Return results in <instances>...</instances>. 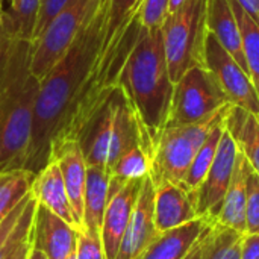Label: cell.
<instances>
[{
  "instance_id": "cell-1",
  "label": "cell",
  "mask_w": 259,
  "mask_h": 259,
  "mask_svg": "<svg viewBox=\"0 0 259 259\" xmlns=\"http://www.w3.org/2000/svg\"><path fill=\"white\" fill-rule=\"evenodd\" d=\"M109 0L100 3L96 12L82 26L61 61L39 82L32 137L24 164V170L35 176L49 164L52 143L58 135L102 42Z\"/></svg>"
},
{
  "instance_id": "cell-2",
  "label": "cell",
  "mask_w": 259,
  "mask_h": 259,
  "mask_svg": "<svg viewBox=\"0 0 259 259\" xmlns=\"http://www.w3.org/2000/svg\"><path fill=\"white\" fill-rule=\"evenodd\" d=\"M143 2L109 0L102 42L65 117L64 127L70 135L79 137L117 90L123 65L143 27L140 23Z\"/></svg>"
},
{
  "instance_id": "cell-3",
  "label": "cell",
  "mask_w": 259,
  "mask_h": 259,
  "mask_svg": "<svg viewBox=\"0 0 259 259\" xmlns=\"http://www.w3.org/2000/svg\"><path fill=\"white\" fill-rule=\"evenodd\" d=\"M120 88L137 114L144 134L149 155L170 112L175 83L170 79L161 29L141 27L118 77Z\"/></svg>"
},
{
  "instance_id": "cell-4",
  "label": "cell",
  "mask_w": 259,
  "mask_h": 259,
  "mask_svg": "<svg viewBox=\"0 0 259 259\" xmlns=\"http://www.w3.org/2000/svg\"><path fill=\"white\" fill-rule=\"evenodd\" d=\"M30 41L11 39L0 71V173L24 170L39 80L30 71Z\"/></svg>"
},
{
  "instance_id": "cell-5",
  "label": "cell",
  "mask_w": 259,
  "mask_h": 259,
  "mask_svg": "<svg viewBox=\"0 0 259 259\" xmlns=\"http://www.w3.org/2000/svg\"><path fill=\"white\" fill-rule=\"evenodd\" d=\"M232 103H228L215 115L187 126H167L158 137L152 158L149 176L153 185H161L164 182L182 184L184 178L206 137L225 120Z\"/></svg>"
},
{
  "instance_id": "cell-6",
  "label": "cell",
  "mask_w": 259,
  "mask_h": 259,
  "mask_svg": "<svg viewBox=\"0 0 259 259\" xmlns=\"http://www.w3.org/2000/svg\"><path fill=\"white\" fill-rule=\"evenodd\" d=\"M206 3L208 0H188L181 9L168 14L161 27L168 74L173 83L188 68L203 65Z\"/></svg>"
},
{
  "instance_id": "cell-7",
  "label": "cell",
  "mask_w": 259,
  "mask_h": 259,
  "mask_svg": "<svg viewBox=\"0 0 259 259\" xmlns=\"http://www.w3.org/2000/svg\"><path fill=\"white\" fill-rule=\"evenodd\" d=\"M103 0H68L42 33L30 41V71L41 82L61 61Z\"/></svg>"
},
{
  "instance_id": "cell-8",
  "label": "cell",
  "mask_w": 259,
  "mask_h": 259,
  "mask_svg": "<svg viewBox=\"0 0 259 259\" xmlns=\"http://www.w3.org/2000/svg\"><path fill=\"white\" fill-rule=\"evenodd\" d=\"M228 99L205 65L188 68L175 83L167 126H187L215 115Z\"/></svg>"
},
{
  "instance_id": "cell-9",
  "label": "cell",
  "mask_w": 259,
  "mask_h": 259,
  "mask_svg": "<svg viewBox=\"0 0 259 259\" xmlns=\"http://www.w3.org/2000/svg\"><path fill=\"white\" fill-rule=\"evenodd\" d=\"M202 64L209 70L229 103L259 118V97L250 76L223 49V46L215 39L208 27L205 35Z\"/></svg>"
},
{
  "instance_id": "cell-10",
  "label": "cell",
  "mask_w": 259,
  "mask_h": 259,
  "mask_svg": "<svg viewBox=\"0 0 259 259\" xmlns=\"http://www.w3.org/2000/svg\"><path fill=\"white\" fill-rule=\"evenodd\" d=\"M238 155L240 149L232 135L225 127L212 165L209 167L199 188L196 191H191L194 209L199 219L212 223L217 217L231 185Z\"/></svg>"
},
{
  "instance_id": "cell-11",
  "label": "cell",
  "mask_w": 259,
  "mask_h": 259,
  "mask_svg": "<svg viewBox=\"0 0 259 259\" xmlns=\"http://www.w3.org/2000/svg\"><path fill=\"white\" fill-rule=\"evenodd\" d=\"M155 185L147 175L143 181L131 222L115 259H140L159 235L153 220Z\"/></svg>"
},
{
  "instance_id": "cell-12",
  "label": "cell",
  "mask_w": 259,
  "mask_h": 259,
  "mask_svg": "<svg viewBox=\"0 0 259 259\" xmlns=\"http://www.w3.org/2000/svg\"><path fill=\"white\" fill-rule=\"evenodd\" d=\"M79 231L36 202L30 231L32 246L47 259H67L76 252Z\"/></svg>"
},
{
  "instance_id": "cell-13",
  "label": "cell",
  "mask_w": 259,
  "mask_h": 259,
  "mask_svg": "<svg viewBox=\"0 0 259 259\" xmlns=\"http://www.w3.org/2000/svg\"><path fill=\"white\" fill-rule=\"evenodd\" d=\"M144 179H134L126 182L117 193L108 199L103 214L100 238L106 259H115L127 225L131 222L141 185Z\"/></svg>"
},
{
  "instance_id": "cell-14",
  "label": "cell",
  "mask_w": 259,
  "mask_h": 259,
  "mask_svg": "<svg viewBox=\"0 0 259 259\" xmlns=\"http://www.w3.org/2000/svg\"><path fill=\"white\" fill-rule=\"evenodd\" d=\"M50 159L61 168L71 212L77 231L83 229V193L87 184V162L79 140H65L52 146Z\"/></svg>"
},
{
  "instance_id": "cell-15",
  "label": "cell",
  "mask_w": 259,
  "mask_h": 259,
  "mask_svg": "<svg viewBox=\"0 0 259 259\" xmlns=\"http://www.w3.org/2000/svg\"><path fill=\"white\" fill-rule=\"evenodd\" d=\"M191 191L182 184L164 182L155 187L153 220L158 234H164L197 220Z\"/></svg>"
},
{
  "instance_id": "cell-16",
  "label": "cell",
  "mask_w": 259,
  "mask_h": 259,
  "mask_svg": "<svg viewBox=\"0 0 259 259\" xmlns=\"http://www.w3.org/2000/svg\"><path fill=\"white\" fill-rule=\"evenodd\" d=\"M206 27L215 36V39L223 46V49L247 73V65H246L244 52H243L241 29L235 18L234 9L229 0H208Z\"/></svg>"
},
{
  "instance_id": "cell-17",
  "label": "cell",
  "mask_w": 259,
  "mask_h": 259,
  "mask_svg": "<svg viewBox=\"0 0 259 259\" xmlns=\"http://www.w3.org/2000/svg\"><path fill=\"white\" fill-rule=\"evenodd\" d=\"M30 193L39 205L46 206L47 209H50L62 220H65L68 225L77 229L68 202L64 178L55 159H50L49 164L35 176Z\"/></svg>"
},
{
  "instance_id": "cell-18",
  "label": "cell",
  "mask_w": 259,
  "mask_h": 259,
  "mask_svg": "<svg viewBox=\"0 0 259 259\" xmlns=\"http://www.w3.org/2000/svg\"><path fill=\"white\" fill-rule=\"evenodd\" d=\"M250 164L246 156L240 152L235 171L228 188V193L223 199L220 211L212 223H217L223 228L232 229L241 235L246 234V200H247V173Z\"/></svg>"
},
{
  "instance_id": "cell-19",
  "label": "cell",
  "mask_w": 259,
  "mask_h": 259,
  "mask_svg": "<svg viewBox=\"0 0 259 259\" xmlns=\"http://www.w3.org/2000/svg\"><path fill=\"white\" fill-rule=\"evenodd\" d=\"M111 173L105 167L87 165V184L83 193V229L82 232L100 237L103 214L108 205Z\"/></svg>"
},
{
  "instance_id": "cell-20",
  "label": "cell",
  "mask_w": 259,
  "mask_h": 259,
  "mask_svg": "<svg viewBox=\"0 0 259 259\" xmlns=\"http://www.w3.org/2000/svg\"><path fill=\"white\" fill-rule=\"evenodd\" d=\"M208 223L211 222L197 219L181 228L159 234L140 259H182Z\"/></svg>"
},
{
  "instance_id": "cell-21",
  "label": "cell",
  "mask_w": 259,
  "mask_h": 259,
  "mask_svg": "<svg viewBox=\"0 0 259 259\" xmlns=\"http://www.w3.org/2000/svg\"><path fill=\"white\" fill-rule=\"evenodd\" d=\"M225 127L235 140L240 152L259 176V118L232 105L225 118Z\"/></svg>"
},
{
  "instance_id": "cell-22",
  "label": "cell",
  "mask_w": 259,
  "mask_h": 259,
  "mask_svg": "<svg viewBox=\"0 0 259 259\" xmlns=\"http://www.w3.org/2000/svg\"><path fill=\"white\" fill-rule=\"evenodd\" d=\"M150 171V158L141 144L126 150L111 168V181L108 199L117 193L126 182L134 179H144Z\"/></svg>"
},
{
  "instance_id": "cell-23",
  "label": "cell",
  "mask_w": 259,
  "mask_h": 259,
  "mask_svg": "<svg viewBox=\"0 0 259 259\" xmlns=\"http://www.w3.org/2000/svg\"><path fill=\"white\" fill-rule=\"evenodd\" d=\"M41 0H14L2 17L5 30L11 39L32 41Z\"/></svg>"
},
{
  "instance_id": "cell-24",
  "label": "cell",
  "mask_w": 259,
  "mask_h": 259,
  "mask_svg": "<svg viewBox=\"0 0 259 259\" xmlns=\"http://www.w3.org/2000/svg\"><path fill=\"white\" fill-rule=\"evenodd\" d=\"M223 132H225V120H222L219 124L214 126V129L209 132V135L206 137V140L197 150V153L184 178V182H182V185L188 191H196L199 188V185L202 184V181L205 179V176L215 158Z\"/></svg>"
},
{
  "instance_id": "cell-25",
  "label": "cell",
  "mask_w": 259,
  "mask_h": 259,
  "mask_svg": "<svg viewBox=\"0 0 259 259\" xmlns=\"http://www.w3.org/2000/svg\"><path fill=\"white\" fill-rule=\"evenodd\" d=\"M229 2L241 29L243 52L247 65V73L255 85L259 97V26L241 9V6L235 0H229Z\"/></svg>"
},
{
  "instance_id": "cell-26",
  "label": "cell",
  "mask_w": 259,
  "mask_h": 259,
  "mask_svg": "<svg viewBox=\"0 0 259 259\" xmlns=\"http://www.w3.org/2000/svg\"><path fill=\"white\" fill-rule=\"evenodd\" d=\"M35 175L27 170L0 173V222L30 193Z\"/></svg>"
},
{
  "instance_id": "cell-27",
  "label": "cell",
  "mask_w": 259,
  "mask_h": 259,
  "mask_svg": "<svg viewBox=\"0 0 259 259\" xmlns=\"http://www.w3.org/2000/svg\"><path fill=\"white\" fill-rule=\"evenodd\" d=\"M35 208H36V199L32 196L29 203L26 205L21 217L18 219L11 237H9V241H8V246L3 252V255L0 256V259H11L12 255L15 253V250L18 249V246L30 235V231H32V223H33V214H35Z\"/></svg>"
},
{
  "instance_id": "cell-28",
  "label": "cell",
  "mask_w": 259,
  "mask_h": 259,
  "mask_svg": "<svg viewBox=\"0 0 259 259\" xmlns=\"http://www.w3.org/2000/svg\"><path fill=\"white\" fill-rule=\"evenodd\" d=\"M246 200V234H259V176L249 167Z\"/></svg>"
},
{
  "instance_id": "cell-29",
  "label": "cell",
  "mask_w": 259,
  "mask_h": 259,
  "mask_svg": "<svg viewBox=\"0 0 259 259\" xmlns=\"http://www.w3.org/2000/svg\"><path fill=\"white\" fill-rule=\"evenodd\" d=\"M170 0H144L140 11V23L144 29H161L168 15Z\"/></svg>"
},
{
  "instance_id": "cell-30",
  "label": "cell",
  "mask_w": 259,
  "mask_h": 259,
  "mask_svg": "<svg viewBox=\"0 0 259 259\" xmlns=\"http://www.w3.org/2000/svg\"><path fill=\"white\" fill-rule=\"evenodd\" d=\"M30 197H32V193L26 194V196L17 203V206H15V208H14V209L0 222V256L3 255V252H5V249H6V246H8L9 237H11V234H12V231H14V228H15L18 219L21 217V214H23L26 205L29 203Z\"/></svg>"
},
{
  "instance_id": "cell-31",
  "label": "cell",
  "mask_w": 259,
  "mask_h": 259,
  "mask_svg": "<svg viewBox=\"0 0 259 259\" xmlns=\"http://www.w3.org/2000/svg\"><path fill=\"white\" fill-rule=\"evenodd\" d=\"M76 259H106L102 238L88 235L85 232H79L77 246H76Z\"/></svg>"
},
{
  "instance_id": "cell-32",
  "label": "cell",
  "mask_w": 259,
  "mask_h": 259,
  "mask_svg": "<svg viewBox=\"0 0 259 259\" xmlns=\"http://www.w3.org/2000/svg\"><path fill=\"white\" fill-rule=\"evenodd\" d=\"M214 238H215V225L208 223V226L203 229V232L199 235V238L194 241V244L190 247V250L182 259H206L209 250L212 249Z\"/></svg>"
},
{
  "instance_id": "cell-33",
  "label": "cell",
  "mask_w": 259,
  "mask_h": 259,
  "mask_svg": "<svg viewBox=\"0 0 259 259\" xmlns=\"http://www.w3.org/2000/svg\"><path fill=\"white\" fill-rule=\"evenodd\" d=\"M68 0H41V6L38 11V18H36V26L33 30V38H38L42 30L47 27V24L53 20V17L67 5Z\"/></svg>"
},
{
  "instance_id": "cell-34",
  "label": "cell",
  "mask_w": 259,
  "mask_h": 259,
  "mask_svg": "<svg viewBox=\"0 0 259 259\" xmlns=\"http://www.w3.org/2000/svg\"><path fill=\"white\" fill-rule=\"evenodd\" d=\"M240 259H259V234L241 235Z\"/></svg>"
},
{
  "instance_id": "cell-35",
  "label": "cell",
  "mask_w": 259,
  "mask_h": 259,
  "mask_svg": "<svg viewBox=\"0 0 259 259\" xmlns=\"http://www.w3.org/2000/svg\"><path fill=\"white\" fill-rule=\"evenodd\" d=\"M235 2L259 26V0H235Z\"/></svg>"
},
{
  "instance_id": "cell-36",
  "label": "cell",
  "mask_w": 259,
  "mask_h": 259,
  "mask_svg": "<svg viewBox=\"0 0 259 259\" xmlns=\"http://www.w3.org/2000/svg\"><path fill=\"white\" fill-rule=\"evenodd\" d=\"M30 243H32V240H30V235L18 246V249L15 250V253L12 255V258L11 259H27V253H29V249H30Z\"/></svg>"
},
{
  "instance_id": "cell-37",
  "label": "cell",
  "mask_w": 259,
  "mask_h": 259,
  "mask_svg": "<svg viewBox=\"0 0 259 259\" xmlns=\"http://www.w3.org/2000/svg\"><path fill=\"white\" fill-rule=\"evenodd\" d=\"M9 39H11V38L8 36V33H6V30H5L3 20H2V15H0V50H3V49L8 46Z\"/></svg>"
},
{
  "instance_id": "cell-38",
  "label": "cell",
  "mask_w": 259,
  "mask_h": 259,
  "mask_svg": "<svg viewBox=\"0 0 259 259\" xmlns=\"http://www.w3.org/2000/svg\"><path fill=\"white\" fill-rule=\"evenodd\" d=\"M27 259H47V256L41 250H38L36 247H33L32 243H30V249H29V253H27Z\"/></svg>"
},
{
  "instance_id": "cell-39",
  "label": "cell",
  "mask_w": 259,
  "mask_h": 259,
  "mask_svg": "<svg viewBox=\"0 0 259 259\" xmlns=\"http://www.w3.org/2000/svg\"><path fill=\"white\" fill-rule=\"evenodd\" d=\"M188 0H170V8H168V14L176 12L178 9H181Z\"/></svg>"
},
{
  "instance_id": "cell-40",
  "label": "cell",
  "mask_w": 259,
  "mask_h": 259,
  "mask_svg": "<svg viewBox=\"0 0 259 259\" xmlns=\"http://www.w3.org/2000/svg\"><path fill=\"white\" fill-rule=\"evenodd\" d=\"M12 2H14V0H0V15H2V17L8 12V9L11 8Z\"/></svg>"
},
{
  "instance_id": "cell-41",
  "label": "cell",
  "mask_w": 259,
  "mask_h": 259,
  "mask_svg": "<svg viewBox=\"0 0 259 259\" xmlns=\"http://www.w3.org/2000/svg\"><path fill=\"white\" fill-rule=\"evenodd\" d=\"M11 41V39H9ZM8 46H9V42H8ZM8 46L3 49V50H0V71H2V67H3V61H5V55H6V49H8Z\"/></svg>"
},
{
  "instance_id": "cell-42",
  "label": "cell",
  "mask_w": 259,
  "mask_h": 259,
  "mask_svg": "<svg viewBox=\"0 0 259 259\" xmlns=\"http://www.w3.org/2000/svg\"><path fill=\"white\" fill-rule=\"evenodd\" d=\"M67 259H76V252H74V253H71V255H70Z\"/></svg>"
}]
</instances>
